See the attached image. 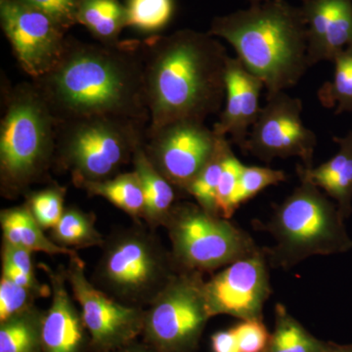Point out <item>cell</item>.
<instances>
[{
  "label": "cell",
  "instance_id": "cell-37",
  "mask_svg": "<svg viewBox=\"0 0 352 352\" xmlns=\"http://www.w3.org/2000/svg\"><path fill=\"white\" fill-rule=\"evenodd\" d=\"M111 352H156L151 346H148L147 344L143 342V344H139L138 342H131V344H127L120 347V349H116V351Z\"/></svg>",
  "mask_w": 352,
  "mask_h": 352
},
{
  "label": "cell",
  "instance_id": "cell-20",
  "mask_svg": "<svg viewBox=\"0 0 352 352\" xmlns=\"http://www.w3.org/2000/svg\"><path fill=\"white\" fill-rule=\"evenodd\" d=\"M0 226L4 242L24 248L28 251L43 252L50 256H67L74 254L72 250L57 245L44 234L27 205L2 210Z\"/></svg>",
  "mask_w": 352,
  "mask_h": 352
},
{
  "label": "cell",
  "instance_id": "cell-22",
  "mask_svg": "<svg viewBox=\"0 0 352 352\" xmlns=\"http://www.w3.org/2000/svg\"><path fill=\"white\" fill-rule=\"evenodd\" d=\"M80 188L85 190L89 196L101 197L110 201L138 222L144 217V191L140 178L134 170L118 173L103 182L87 183Z\"/></svg>",
  "mask_w": 352,
  "mask_h": 352
},
{
  "label": "cell",
  "instance_id": "cell-17",
  "mask_svg": "<svg viewBox=\"0 0 352 352\" xmlns=\"http://www.w3.org/2000/svg\"><path fill=\"white\" fill-rule=\"evenodd\" d=\"M226 82V105L212 131L223 138L229 134L231 141L243 151L261 113L259 97L265 87L237 57L227 59Z\"/></svg>",
  "mask_w": 352,
  "mask_h": 352
},
{
  "label": "cell",
  "instance_id": "cell-16",
  "mask_svg": "<svg viewBox=\"0 0 352 352\" xmlns=\"http://www.w3.org/2000/svg\"><path fill=\"white\" fill-rule=\"evenodd\" d=\"M307 29L309 67L333 62L352 46V0H300Z\"/></svg>",
  "mask_w": 352,
  "mask_h": 352
},
{
  "label": "cell",
  "instance_id": "cell-23",
  "mask_svg": "<svg viewBox=\"0 0 352 352\" xmlns=\"http://www.w3.org/2000/svg\"><path fill=\"white\" fill-rule=\"evenodd\" d=\"M43 311L36 305L0 323V352H43Z\"/></svg>",
  "mask_w": 352,
  "mask_h": 352
},
{
  "label": "cell",
  "instance_id": "cell-4",
  "mask_svg": "<svg viewBox=\"0 0 352 352\" xmlns=\"http://www.w3.org/2000/svg\"><path fill=\"white\" fill-rule=\"evenodd\" d=\"M0 126V183L2 195L27 193L54 164L58 124L34 83L6 92Z\"/></svg>",
  "mask_w": 352,
  "mask_h": 352
},
{
  "label": "cell",
  "instance_id": "cell-15",
  "mask_svg": "<svg viewBox=\"0 0 352 352\" xmlns=\"http://www.w3.org/2000/svg\"><path fill=\"white\" fill-rule=\"evenodd\" d=\"M50 282V307L43 319V352H85L90 338L82 312L74 300L65 270H52L41 264Z\"/></svg>",
  "mask_w": 352,
  "mask_h": 352
},
{
  "label": "cell",
  "instance_id": "cell-35",
  "mask_svg": "<svg viewBox=\"0 0 352 352\" xmlns=\"http://www.w3.org/2000/svg\"><path fill=\"white\" fill-rule=\"evenodd\" d=\"M32 252L24 248L4 242L2 244V263L9 264L29 274L36 275L32 261Z\"/></svg>",
  "mask_w": 352,
  "mask_h": 352
},
{
  "label": "cell",
  "instance_id": "cell-36",
  "mask_svg": "<svg viewBox=\"0 0 352 352\" xmlns=\"http://www.w3.org/2000/svg\"><path fill=\"white\" fill-rule=\"evenodd\" d=\"M212 346L214 352H239L237 340L232 329L214 333L212 337Z\"/></svg>",
  "mask_w": 352,
  "mask_h": 352
},
{
  "label": "cell",
  "instance_id": "cell-10",
  "mask_svg": "<svg viewBox=\"0 0 352 352\" xmlns=\"http://www.w3.org/2000/svg\"><path fill=\"white\" fill-rule=\"evenodd\" d=\"M68 258L65 275L82 312L90 351L111 352L136 342L142 335L144 309L118 302L95 286L88 279L87 265L76 251Z\"/></svg>",
  "mask_w": 352,
  "mask_h": 352
},
{
  "label": "cell",
  "instance_id": "cell-14",
  "mask_svg": "<svg viewBox=\"0 0 352 352\" xmlns=\"http://www.w3.org/2000/svg\"><path fill=\"white\" fill-rule=\"evenodd\" d=\"M267 258L258 249L226 266L205 283L212 316L224 314L244 320H263L271 294Z\"/></svg>",
  "mask_w": 352,
  "mask_h": 352
},
{
  "label": "cell",
  "instance_id": "cell-24",
  "mask_svg": "<svg viewBox=\"0 0 352 352\" xmlns=\"http://www.w3.org/2000/svg\"><path fill=\"white\" fill-rule=\"evenodd\" d=\"M329 346L330 342L317 339L283 305L277 303L274 331L264 352H326Z\"/></svg>",
  "mask_w": 352,
  "mask_h": 352
},
{
  "label": "cell",
  "instance_id": "cell-39",
  "mask_svg": "<svg viewBox=\"0 0 352 352\" xmlns=\"http://www.w3.org/2000/svg\"><path fill=\"white\" fill-rule=\"evenodd\" d=\"M249 1L251 6H254V4L263 3V2L268 1V0H249Z\"/></svg>",
  "mask_w": 352,
  "mask_h": 352
},
{
  "label": "cell",
  "instance_id": "cell-2",
  "mask_svg": "<svg viewBox=\"0 0 352 352\" xmlns=\"http://www.w3.org/2000/svg\"><path fill=\"white\" fill-rule=\"evenodd\" d=\"M146 136L177 122H205L219 112L226 94V48L208 32L180 30L142 41Z\"/></svg>",
  "mask_w": 352,
  "mask_h": 352
},
{
  "label": "cell",
  "instance_id": "cell-25",
  "mask_svg": "<svg viewBox=\"0 0 352 352\" xmlns=\"http://www.w3.org/2000/svg\"><path fill=\"white\" fill-rule=\"evenodd\" d=\"M51 239L65 249L78 251L87 248H102L105 238L96 228V217L76 207L65 210L61 219L52 229Z\"/></svg>",
  "mask_w": 352,
  "mask_h": 352
},
{
  "label": "cell",
  "instance_id": "cell-27",
  "mask_svg": "<svg viewBox=\"0 0 352 352\" xmlns=\"http://www.w3.org/2000/svg\"><path fill=\"white\" fill-rule=\"evenodd\" d=\"M333 63V80L324 83L317 96L324 107H336L335 115L352 113V46L340 52Z\"/></svg>",
  "mask_w": 352,
  "mask_h": 352
},
{
  "label": "cell",
  "instance_id": "cell-30",
  "mask_svg": "<svg viewBox=\"0 0 352 352\" xmlns=\"http://www.w3.org/2000/svg\"><path fill=\"white\" fill-rule=\"evenodd\" d=\"M284 182H286V175L283 170L245 166L241 173L237 191L234 196V208L237 210L245 201L258 195L259 192Z\"/></svg>",
  "mask_w": 352,
  "mask_h": 352
},
{
  "label": "cell",
  "instance_id": "cell-12",
  "mask_svg": "<svg viewBox=\"0 0 352 352\" xmlns=\"http://www.w3.org/2000/svg\"><path fill=\"white\" fill-rule=\"evenodd\" d=\"M0 23L18 63L32 80L61 59L68 31L47 14L20 0H0Z\"/></svg>",
  "mask_w": 352,
  "mask_h": 352
},
{
  "label": "cell",
  "instance_id": "cell-28",
  "mask_svg": "<svg viewBox=\"0 0 352 352\" xmlns=\"http://www.w3.org/2000/svg\"><path fill=\"white\" fill-rule=\"evenodd\" d=\"M127 27L156 34L166 27L175 13L173 0H126Z\"/></svg>",
  "mask_w": 352,
  "mask_h": 352
},
{
  "label": "cell",
  "instance_id": "cell-18",
  "mask_svg": "<svg viewBox=\"0 0 352 352\" xmlns=\"http://www.w3.org/2000/svg\"><path fill=\"white\" fill-rule=\"evenodd\" d=\"M340 146L339 152L317 168H298L300 182H308L323 190L337 201L344 219L352 212V131L344 138H333Z\"/></svg>",
  "mask_w": 352,
  "mask_h": 352
},
{
  "label": "cell",
  "instance_id": "cell-5",
  "mask_svg": "<svg viewBox=\"0 0 352 352\" xmlns=\"http://www.w3.org/2000/svg\"><path fill=\"white\" fill-rule=\"evenodd\" d=\"M344 217L318 187L302 182L266 224L258 226L272 235L275 244L264 250L273 267L288 270L314 256L349 251L352 240Z\"/></svg>",
  "mask_w": 352,
  "mask_h": 352
},
{
  "label": "cell",
  "instance_id": "cell-7",
  "mask_svg": "<svg viewBox=\"0 0 352 352\" xmlns=\"http://www.w3.org/2000/svg\"><path fill=\"white\" fill-rule=\"evenodd\" d=\"M147 124L116 117H92L58 124L54 164L80 188L117 175L144 144Z\"/></svg>",
  "mask_w": 352,
  "mask_h": 352
},
{
  "label": "cell",
  "instance_id": "cell-11",
  "mask_svg": "<svg viewBox=\"0 0 352 352\" xmlns=\"http://www.w3.org/2000/svg\"><path fill=\"white\" fill-rule=\"evenodd\" d=\"M302 102L285 91L267 96L243 152L270 163L276 157H298L305 168H314L317 138L302 120Z\"/></svg>",
  "mask_w": 352,
  "mask_h": 352
},
{
  "label": "cell",
  "instance_id": "cell-29",
  "mask_svg": "<svg viewBox=\"0 0 352 352\" xmlns=\"http://www.w3.org/2000/svg\"><path fill=\"white\" fill-rule=\"evenodd\" d=\"M66 193L64 187L54 185L27 194L25 205L44 230L54 228L61 219L66 210L64 208Z\"/></svg>",
  "mask_w": 352,
  "mask_h": 352
},
{
  "label": "cell",
  "instance_id": "cell-9",
  "mask_svg": "<svg viewBox=\"0 0 352 352\" xmlns=\"http://www.w3.org/2000/svg\"><path fill=\"white\" fill-rule=\"evenodd\" d=\"M203 274L179 270L144 309L142 336L156 352H194L212 318Z\"/></svg>",
  "mask_w": 352,
  "mask_h": 352
},
{
  "label": "cell",
  "instance_id": "cell-33",
  "mask_svg": "<svg viewBox=\"0 0 352 352\" xmlns=\"http://www.w3.org/2000/svg\"><path fill=\"white\" fill-rule=\"evenodd\" d=\"M232 329L239 352H264L271 333L263 320H244Z\"/></svg>",
  "mask_w": 352,
  "mask_h": 352
},
{
  "label": "cell",
  "instance_id": "cell-3",
  "mask_svg": "<svg viewBox=\"0 0 352 352\" xmlns=\"http://www.w3.org/2000/svg\"><path fill=\"white\" fill-rule=\"evenodd\" d=\"M208 32L232 45L245 69L263 80L267 96L296 87L310 68L302 9L286 0L215 17Z\"/></svg>",
  "mask_w": 352,
  "mask_h": 352
},
{
  "label": "cell",
  "instance_id": "cell-19",
  "mask_svg": "<svg viewBox=\"0 0 352 352\" xmlns=\"http://www.w3.org/2000/svg\"><path fill=\"white\" fill-rule=\"evenodd\" d=\"M139 146L133 155L132 164L142 184L145 195V212L143 219L150 229L164 226L175 204V187L153 166L144 151Z\"/></svg>",
  "mask_w": 352,
  "mask_h": 352
},
{
  "label": "cell",
  "instance_id": "cell-13",
  "mask_svg": "<svg viewBox=\"0 0 352 352\" xmlns=\"http://www.w3.org/2000/svg\"><path fill=\"white\" fill-rule=\"evenodd\" d=\"M219 138L205 122L186 120L146 136L143 147L159 173L175 188L186 192L214 155Z\"/></svg>",
  "mask_w": 352,
  "mask_h": 352
},
{
  "label": "cell",
  "instance_id": "cell-26",
  "mask_svg": "<svg viewBox=\"0 0 352 352\" xmlns=\"http://www.w3.org/2000/svg\"><path fill=\"white\" fill-rule=\"evenodd\" d=\"M231 150L230 141L223 136H219L214 155L186 190L187 193L195 199L199 207L208 214L219 215L215 201L217 186L224 162Z\"/></svg>",
  "mask_w": 352,
  "mask_h": 352
},
{
  "label": "cell",
  "instance_id": "cell-21",
  "mask_svg": "<svg viewBox=\"0 0 352 352\" xmlns=\"http://www.w3.org/2000/svg\"><path fill=\"white\" fill-rule=\"evenodd\" d=\"M76 21L87 28L98 43H117L127 27L126 6L120 0H82Z\"/></svg>",
  "mask_w": 352,
  "mask_h": 352
},
{
  "label": "cell",
  "instance_id": "cell-31",
  "mask_svg": "<svg viewBox=\"0 0 352 352\" xmlns=\"http://www.w3.org/2000/svg\"><path fill=\"white\" fill-rule=\"evenodd\" d=\"M244 166L245 164L241 163L231 150L224 162L215 199L217 212L223 219H230L236 212L234 208V196L237 191L241 173Z\"/></svg>",
  "mask_w": 352,
  "mask_h": 352
},
{
  "label": "cell",
  "instance_id": "cell-34",
  "mask_svg": "<svg viewBox=\"0 0 352 352\" xmlns=\"http://www.w3.org/2000/svg\"><path fill=\"white\" fill-rule=\"evenodd\" d=\"M28 6L34 7L47 14L58 24L69 31L78 25L76 16L82 0H20Z\"/></svg>",
  "mask_w": 352,
  "mask_h": 352
},
{
  "label": "cell",
  "instance_id": "cell-32",
  "mask_svg": "<svg viewBox=\"0 0 352 352\" xmlns=\"http://www.w3.org/2000/svg\"><path fill=\"white\" fill-rule=\"evenodd\" d=\"M39 298H45L34 289L14 283L6 277L0 279V323L34 307Z\"/></svg>",
  "mask_w": 352,
  "mask_h": 352
},
{
  "label": "cell",
  "instance_id": "cell-1",
  "mask_svg": "<svg viewBox=\"0 0 352 352\" xmlns=\"http://www.w3.org/2000/svg\"><path fill=\"white\" fill-rule=\"evenodd\" d=\"M32 83L59 122L116 117L149 124L142 41L68 38L56 66Z\"/></svg>",
  "mask_w": 352,
  "mask_h": 352
},
{
  "label": "cell",
  "instance_id": "cell-38",
  "mask_svg": "<svg viewBox=\"0 0 352 352\" xmlns=\"http://www.w3.org/2000/svg\"><path fill=\"white\" fill-rule=\"evenodd\" d=\"M326 352H352V344H338L330 342V346Z\"/></svg>",
  "mask_w": 352,
  "mask_h": 352
},
{
  "label": "cell",
  "instance_id": "cell-8",
  "mask_svg": "<svg viewBox=\"0 0 352 352\" xmlns=\"http://www.w3.org/2000/svg\"><path fill=\"white\" fill-rule=\"evenodd\" d=\"M164 227L178 270L212 272L258 249L249 234L229 219L191 203L175 204Z\"/></svg>",
  "mask_w": 352,
  "mask_h": 352
},
{
  "label": "cell",
  "instance_id": "cell-6",
  "mask_svg": "<svg viewBox=\"0 0 352 352\" xmlns=\"http://www.w3.org/2000/svg\"><path fill=\"white\" fill-rule=\"evenodd\" d=\"M94 283L118 302L145 309L178 272L173 254L140 223L108 236Z\"/></svg>",
  "mask_w": 352,
  "mask_h": 352
}]
</instances>
